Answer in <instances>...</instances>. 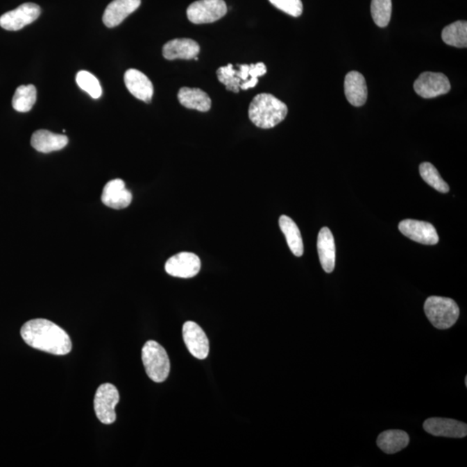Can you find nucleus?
I'll return each instance as SVG.
<instances>
[{"mask_svg":"<svg viewBox=\"0 0 467 467\" xmlns=\"http://www.w3.org/2000/svg\"><path fill=\"white\" fill-rule=\"evenodd\" d=\"M258 78H255V77H251V79L245 80V82L241 83L240 85V89L242 90H247L251 89V87H255L257 85Z\"/></svg>","mask_w":467,"mask_h":467,"instance_id":"obj_32","label":"nucleus"},{"mask_svg":"<svg viewBox=\"0 0 467 467\" xmlns=\"http://www.w3.org/2000/svg\"><path fill=\"white\" fill-rule=\"evenodd\" d=\"M287 105L271 94H259L253 99L248 110L251 121L260 128H275L287 117Z\"/></svg>","mask_w":467,"mask_h":467,"instance_id":"obj_2","label":"nucleus"},{"mask_svg":"<svg viewBox=\"0 0 467 467\" xmlns=\"http://www.w3.org/2000/svg\"><path fill=\"white\" fill-rule=\"evenodd\" d=\"M119 401V391L114 385L103 384L97 389L94 407L96 416L101 423L110 425L117 421L115 407Z\"/></svg>","mask_w":467,"mask_h":467,"instance_id":"obj_5","label":"nucleus"},{"mask_svg":"<svg viewBox=\"0 0 467 467\" xmlns=\"http://www.w3.org/2000/svg\"><path fill=\"white\" fill-rule=\"evenodd\" d=\"M345 94L349 103L355 107H361L366 103L367 84L364 76L357 71L347 74L345 80Z\"/></svg>","mask_w":467,"mask_h":467,"instance_id":"obj_17","label":"nucleus"},{"mask_svg":"<svg viewBox=\"0 0 467 467\" xmlns=\"http://www.w3.org/2000/svg\"><path fill=\"white\" fill-rule=\"evenodd\" d=\"M132 200V193L126 188L125 182L119 178L108 182L101 195V201L104 205L114 210L126 208Z\"/></svg>","mask_w":467,"mask_h":467,"instance_id":"obj_13","label":"nucleus"},{"mask_svg":"<svg viewBox=\"0 0 467 467\" xmlns=\"http://www.w3.org/2000/svg\"><path fill=\"white\" fill-rule=\"evenodd\" d=\"M424 311L431 324L440 330L451 328L457 322L459 316L458 305L450 298H427L425 302Z\"/></svg>","mask_w":467,"mask_h":467,"instance_id":"obj_3","label":"nucleus"},{"mask_svg":"<svg viewBox=\"0 0 467 467\" xmlns=\"http://www.w3.org/2000/svg\"><path fill=\"white\" fill-rule=\"evenodd\" d=\"M226 13L227 6L223 0H198L187 9L189 20L196 24L216 22Z\"/></svg>","mask_w":467,"mask_h":467,"instance_id":"obj_6","label":"nucleus"},{"mask_svg":"<svg viewBox=\"0 0 467 467\" xmlns=\"http://www.w3.org/2000/svg\"><path fill=\"white\" fill-rule=\"evenodd\" d=\"M423 428L428 434L437 437L464 438L467 425L461 421L445 418H430L425 421Z\"/></svg>","mask_w":467,"mask_h":467,"instance_id":"obj_12","label":"nucleus"},{"mask_svg":"<svg viewBox=\"0 0 467 467\" xmlns=\"http://www.w3.org/2000/svg\"><path fill=\"white\" fill-rule=\"evenodd\" d=\"M266 73V68L263 62H258L256 65H249V76L258 78L259 76H264Z\"/></svg>","mask_w":467,"mask_h":467,"instance_id":"obj_30","label":"nucleus"},{"mask_svg":"<svg viewBox=\"0 0 467 467\" xmlns=\"http://www.w3.org/2000/svg\"><path fill=\"white\" fill-rule=\"evenodd\" d=\"M164 269L168 275L178 278L189 279L200 272L201 261L193 253L181 252L171 256L167 262Z\"/></svg>","mask_w":467,"mask_h":467,"instance_id":"obj_9","label":"nucleus"},{"mask_svg":"<svg viewBox=\"0 0 467 467\" xmlns=\"http://www.w3.org/2000/svg\"><path fill=\"white\" fill-rule=\"evenodd\" d=\"M269 1L276 8L290 16L300 17L303 12V3L301 0H269Z\"/></svg>","mask_w":467,"mask_h":467,"instance_id":"obj_29","label":"nucleus"},{"mask_svg":"<svg viewBox=\"0 0 467 467\" xmlns=\"http://www.w3.org/2000/svg\"><path fill=\"white\" fill-rule=\"evenodd\" d=\"M142 0H114L108 6L103 14V23L110 28L118 26L130 14L139 8Z\"/></svg>","mask_w":467,"mask_h":467,"instance_id":"obj_15","label":"nucleus"},{"mask_svg":"<svg viewBox=\"0 0 467 467\" xmlns=\"http://www.w3.org/2000/svg\"><path fill=\"white\" fill-rule=\"evenodd\" d=\"M199 52V44L189 38H177L168 42L163 47V56L167 60H191L198 57Z\"/></svg>","mask_w":467,"mask_h":467,"instance_id":"obj_18","label":"nucleus"},{"mask_svg":"<svg viewBox=\"0 0 467 467\" xmlns=\"http://www.w3.org/2000/svg\"><path fill=\"white\" fill-rule=\"evenodd\" d=\"M391 14L392 0H372V19L377 26H387L391 19Z\"/></svg>","mask_w":467,"mask_h":467,"instance_id":"obj_26","label":"nucleus"},{"mask_svg":"<svg viewBox=\"0 0 467 467\" xmlns=\"http://www.w3.org/2000/svg\"><path fill=\"white\" fill-rule=\"evenodd\" d=\"M21 336L33 348L57 356H65L72 349L68 333L47 319H36L26 322L21 328Z\"/></svg>","mask_w":467,"mask_h":467,"instance_id":"obj_1","label":"nucleus"},{"mask_svg":"<svg viewBox=\"0 0 467 467\" xmlns=\"http://www.w3.org/2000/svg\"><path fill=\"white\" fill-rule=\"evenodd\" d=\"M420 174L427 185H430L431 187L436 189L439 192L448 193L450 189L447 182L441 177L436 168L431 163L424 162L421 164Z\"/></svg>","mask_w":467,"mask_h":467,"instance_id":"obj_25","label":"nucleus"},{"mask_svg":"<svg viewBox=\"0 0 467 467\" xmlns=\"http://www.w3.org/2000/svg\"><path fill=\"white\" fill-rule=\"evenodd\" d=\"M237 67L239 69L238 70H237V76L238 77V78H240L242 80V83L245 82V80H248L249 65H237Z\"/></svg>","mask_w":467,"mask_h":467,"instance_id":"obj_31","label":"nucleus"},{"mask_svg":"<svg viewBox=\"0 0 467 467\" xmlns=\"http://www.w3.org/2000/svg\"><path fill=\"white\" fill-rule=\"evenodd\" d=\"M414 90L420 96L430 99L448 94L451 90V84L444 74L427 71L418 77Z\"/></svg>","mask_w":467,"mask_h":467,"instance_id":"obj_7","label":"nucleus"},{"mask_svg":"<svg viewBox=\"0 0 467 467\" xmlns=\"http://www.w3.org/2000/svg\"><path fill=\"white\" fill-rule=\"evenodd\" d=\"M126 89L137 99L150 103L153 96V85L145 74L131 69L125 73Z\"/></svg>","mask_w":467,"mask_h":467,"instance_id":"obj_14","label":"nucleus"},{"mask_svg":"<svg viewBox=\"0 0 467 467\" xmlns=\"http://www.w3.org/2000/svg\"><path fill=\"white\" fill-rule=\"evenodd\" d=\"M41 8L34 3H24L0 17V26L6 31H19L40 16Z\"/></svg>","mask_w":467,"mask_h":467,"instance_id":"obj_8","label":"nucleus"},{"mask_svg":"<svg viewBox=\"0 0 467 467\" xmlns=\"http://www.w3.org/2000/svg\"><path fill=\"white\" fill-rule=\"evenodd\" d=\"M279 226L285 235L290 251L295 256L300 257L304 253V244L297 224L289 216L283 215L280 217Z\"/></svg>","mask_w":467,"mask_h":467,"instance_id":"obj_22","label":"nucleus"},{"mask_svg":"<svg viewBox=\"0 0 467 467\" xmlns=\"http://www.w3.org/2000/svg\"><path fill=\"white\" fill-rule=\"evenodd\" d=\"M76 83L83 91L89 94L94 99H99L103 94L99 80L92 74L82 70L76 75Z\"/></svg>","mask_w":467,"mask_h":467,"instance_id":"obj_27","label":"nucleus"},{"mask_svg":"<svg viewBox=\"0 0 467 467\" xmlns=\"http://www.w3.org/2000/svg\"><path fill=\"white\" fill-rule=\"evenodd\" d=\"M317 248L323 269L328 273L333 272L336 262V246L334 237L328 227L322 228L319 231Z\"/></svg>","mask_w":467,"mask_h":467,"instance_id":"obj_16","label":"nucleus"},{"mask_svg":"<svg viewBox=\"0 0 467 467\" xmlns=\"http://www.w3.org/2000/svg\"><path fill=\"white\" fill-rule=\"evenodd\" d=\"M216 75L219 82L226 85L227 90L239 92L242 80L237 76V70L234 69L232 65L221 67L217 69Z\"/></svg>","mask_w":467,"mask_h":467,"instance_id":"obj_28","label":"nucleus"},{"mask_svg":"<svg viewBox=\"0 0 467 467\" xmlns=\"http://www.w3.org/2000/svg\"><path fill=\"white\" fill-rule=\"evenodd\" d=\"M465 384H466V386H467V377H466V378H465Z\"/></svg>","mask_w":467,"mask_h":467,"instance_id":"obj_33","label":"nucleus"},{"mask_svg":"<svg viewBox=\"0 0 467 467\" xmlns=\"http://www.w3.org/2000/svg\"><path fill=\"white\" fill-rule=\"evenodd\" d=\"M37 101V90L34 85H22L17 87L12 98L14 110L20 113H27Z\"/></svg>","mask_w":467,"mask_h":467,"instance_id":"obj_24","label":"nucleus"},{"mask_svg":"<svg viewBox=\"0 0 467 467\" xmlns=\"http://www.w3.org/2000/svg\"><path fill=\"white\" fill-rule=\"evenodd\" d=\"M377 443L385 454L394 455L409 445V436L405 431L387 430L379 434Z\"/></svg>","mask_w":467,"mask_h":467,"instance_id":"obj_21","label":"nucleus"},{"mask_svg":"<svg viewBox=\"0 0 467 467\" xmlns=\"http://www.w3.org/2000/svg\"><path fill=\"white\" fill-rule=\"evenodd\" d=\"M142 362L151 380L163 382L170 374L171 364L167 350L159 343L149 340L142 349Z\"/></svg>","mask_w":467,"mask_h":467,"instance_id":"obj_4","label":"nucleus"},{"mask_svg":"<svg viewBox=\"0 0 467 467\" xmlns=\"http://www.w3.org/2000/svg\"><path fill=\"white\" fill-rule=\"evenodd\" d=\"M182 338L189 353L198 359L209 356L210 343L205 332L195 322L187 321L182 325Z\"/></svg>","mask_w":467,"mask_h":467,"instance_id":"obj_10","label":"nucleus"},{"mask_svg":"<svg viewBox=\"0 0 467 467\" xmlns=\"http://www.w3.org/2000/svg\"><path fill=\"white\" fill-rule=\"evenodd\" d=\"M442 40L450 46L466 48L467 23L466 21L456 22L445 26L441 33Z\"/></svg>","mask_w":467,"mask_h":467,"instance_id":"obj_23","label":"nucleus"},{"mask_svg":"<svg viewBox=\"0 0 467 467\" xmlns=\"http://www.w3.org/2000/svg\"><path fill=\"white\" fill-rule=\"evenodd\" d=\"M179 103L189 110L207 112L212 108V100L205 91L191 87H182L178 94Z\"/></svg>","mask_w":467,"mask_h":467,"instance_id":"obj_20","label":"nucleus"},{"mask_svg":"<svg viewBox=\"0 0 467 467\" xmlns=\"http://www.w3.org/2000/svg\"><path fill=\"white\" fill-rule=\"evenodd\" d=\"M68 142L69 139L65 135H57L48 130H37L31 139L33 148L43 153L62 150L68 145Z\"/></svg>","mask_w":467,"mask_h":467,"instance_id":"obj_19","label":"nucleus"},{"mask_svg":"<svg viewBox=\"0 0 467 467\" xmlns=\"http://www.w3.org/2000/svg\"><path fill=\"white\" fill-rule=\"evenodd\" d=\"M399 230L411 240L425 245H435L439 242L436 230L431 223L406 219L399 223Z\"/></svg>","mask_w":467,"mask_h":467,"instance_id":"obj_11","label":"nucleus"}]
</instances>
